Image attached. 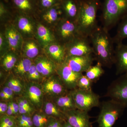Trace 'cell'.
<instances>
[{
    "label": "cell",
    "mask_w": 127,
    "mask_h": 127,
    "mask_svg": "<svg viewBox=\"0 0 127 127\" xmlns=\"http://www.w3.org/2000/svg\"><path fill=\"white\" fill-rule=\"evenodd\" d=\"M61 0H37L39 10H46L59 4Z\"/></svg>",
    "instance_id": "cell-36"
},
{
    "label": "cell",
    "mask_w": 127,
    "mask_h": 127,
    "mask_svg": "<svg viewBox=\"0 0 127 127\" xmlns=\"http://www.w3.org/2000/svg\"><path fill=\"white\" fill-rule=\"evenodd\" d=\"M46 56L58 65L65 62L66 57L65 46L64 44L52 43L46 48Z\"/></svg>",
    "instance_id": "cell-18"
},
{
    "label": "cell",
    "mask_w": 127,
    "mask_h": 127,
    "mask_svg": "<svg viewBox=\"0 0 127 127\" xmlns=\"http://www.w3.org/2000/svg\"><path fill=\"white\" fill-rule=\"evenodd\" d=\"M59 6L62 18L76 23L79 13V0H61Z\"/></svg>",
    "instance_id": "cell-16"
},
{
    "label": "cell",
    "mask_w": 127,
    "mask_h": 127,
    "mask_svg": "<svg viewBox=\"0 0 127 127\" xmlns=\"http://www.w3.org/2000/svg\"><path fill=\"white\" fill-rule=\"evenodd\" d=\"M88 112L78 109L64 113L66 121L73 127H93Z\"/></svg>",
    "instance_id": "cell-13"
},
{
    "label": "cell",
    "mask_w": 127,
    "mask_h": 127,
    "mask_svg": "<svg viewBox=\"0 0 127 127\" xmlns=\"http://www.w3.org/2000/svg\"><path fill=\"white\" fill-rule=\"evenodd\" d=\"M14 113V117H17L19 115V107L17 102L14 100L10 101Z\"/></svg>",
    "instance_id": "cell-40"
},
{
    "label": "cell",
    "mask_w": 127,
    "mask_h": 127,
    "mask_svg": "<svg viewBox=\"0 0 127 127\" xmlns=\"http://www.w3.org/2000/svg\"><path fill=\"white\" fill-rule=\"evenodd\" d=\"M26 82L11 72L6 77L4 86H6L14 92L16 95L22 96L25 91Z\"/></svg>",
    "instance_id": "cell-21"
},
{
    "label": "cell",
    "mask_w": 127,
    "mask_h": 127,
    "mask_svg": "<svg viewBox=\"0 0 127 127\" xmlns=\"http://www.w3.org/2000/svg\"><path fill=\"white\" fill-rule=\"evenodd\" d=\"M95 60L103 67L110 68L114 63L113 39L109 32L98 27L89 37Z\"/></svg>",
    "instance_id": "cell-1"
},
{
    "label": "cell",
    "mask_w": 127,
    "mask_h": 127,
    "mask_svg": "<svg viewBox=\"0 0 127 127\" xmlns=\"http://www.w3.org/2000/svg\"><path fill=\"white\" fill-rule=\"evenodd\" d=\"M93 82L85 75H83L78 82L77 88L86 91L92 90Z\"/></svg>",
    "instance_id": "cell-35"
},
{
    "label": "cell",
    "mask_w": 127,
    "mask_h": 127,
    "mask_svg": "<svg viewBox=\"0 0 127 127\" xmlns=\"http://www.w3.org/2000/svg\"><path fill=\"white\" fill-rule=\"evenodd\" d=\"M105 96L127 108V74L120 75L111 83Z\"/></svg>",
    "instance_id": "cell-6"
},
{
    "label": "cell",
    "mask_w": 127,
    "mask_h": 127,
    "mask_svg": "<svg viewBox=\"0 0 127 127\" xmlns=\"http://www.w3.org/2000/svg\"><path fill=\"white\" fill-rule=\"evenodd\" d=\"M41 85L45 97L49 100H52L69 91L57 73L44 79Z\"/></svg>",
    "instance_id": "cell-8"
},
{
    "label": "cell",
    "mask_w": 127,
    "mask_h": 127,
    "mask_svg": "<svg viewBox=\"0 0 127 127\" xmlns=\"http://www.w3.org/2000/svg\"><path fill=\"white\" fill-rule=\"evenodd\" d=\"M0 101L9 102L7 96L6 95L5 93L1 89L0 92Z\"/></svg>",
    "instance_id": "cell-42"
},
{
    "label": "cell",
    "mask_w": 127,
    "mask_h": 127,
    "mask_svg": "<svg viewBox=\"0 0 127 127\" xmlns=\"http://www.w3.org/2000/svg\"><path fill=\"white\" fill-rule=\"evenodd\" d=\"M18 61V57L15 53L14 52L7 53L2 58L1 66L6 71H10L13 69Z\"/></svg>",
    "instance_id": "cell-30"
},
{
    "label": "cell",
    "mask_w": 127,
    "mask_h": 127,
    "mask_svg": "<svg viewBox=\"0 0 127 127\" xmlns=\"http://www.w3.org/2000/svg\"><path fill=\"white\" fill-rule=\"evenodd\" d=\"M57 31L61 43L65 45L80 35L76 23L63 18L59 22Z\"/></svg>",
    "instance_id": "cell-11"
},
{
    "label": "cell",
    "mask_w": 127,
    "mask_h": 127,
    "mask_svg": "<svg viewBox=\"0 0 127 127\" xmlns=\"http://www.w3.org/2000/svg\"><path fill=\"white\" fill-rule=\"evenodd\" d=\"M127 38V15L123 18L119 25L116 35L113 37L114 43L116 44L122 42Z\"/></svg>",
    "instance_id": "cell-29"
},
{
    "label": "cell",
    "mask_w": 127,
    "mask_h": 127,
    "mask_svg": "<svg viewBox=\"0 0 127 127\" xmlns=\"http://www.w3.org/2000/svg\"><path fill=\"white\" fill-rule=\"evenodd\" d=\"M33 63L45 79L56 73L58 65L46 55H39L34 59Z\"/></svg>",
    "instance_id": "cell-14"
},
{
    "label": "cell",
    "mask_w": 127,
    "mask_h": 127,
    "mask_svg": "<svg viewBox=\"0 0 127 127\" xmlns=\"http://www.w3.org/2000/svg\"><path fill=\"white\" fill-rule=\"evenodd\" d=\"M33 63L31 59L23 57L17 61L11 72L25 81L27 74Z\"/></svg>",
    "instance_id": "cell-23"
},
{
    "label": "cell",
    "mask_w": 127,
    "mask_h": 127,
    "mask_svg": "<svg viewBox=\"0 0 127 127\" xmlns=\"http://www.w3.org/2000/svg\"><path fill=\"white\" fill-rule=\"evenodd\" d=\"M24 57L34 60L39 56L40 50L37 44L34 41L29 40L24 44L23 50Z\"/></svg>",
    "instance_id": "cell-27"
},
{
    "label": "cell",
    "mask_w": 127,
    "mask_h": 127,
    "mask_svg": "<svg viewBox=\"0 0 127 127\" xmlns=\"http://www.w3.org/2000/svg\"><path fill=\"white\" fill-rule=\"evenodd\" d=\"M116 74H127V44L123 42L117 44L114 53V63Z\"/></svg>",
    "instance_id": "cell-15"
},
{
    "label": "cell",
    "mask_w": 127,
    "mask_h": 127,
    "mask_svg": "<svg viewBox=\"0 0 127 127\" xmlns=\"http://www.w3.org/2000/svg\"><path fill=\"white\" fill-rule=\"evenodd\" d=\"M12 9L18 13L28 15L40 11L37 0H9Z\"/></svg>",
    "instance_id": "cell-17"
},
{
    "label": "cell",
    "mask_w": 127,
    "mask_h": 127,
    "mask_svg": "<svg viewBox=\"0 0 127 127\" xmlns=\"http://www.w3.org/2000/svg\"><path fill=\"white\" fill-rule=\"evenodd\" d=\"M90 39L79 35L65 45L67 56H82L93 54Z\"/></svg>",
    "instance_id": "cell-7"
},
{
    "label": "cell",
    "mask_w": 127,
    "mask_h": 127,
    "mask_svg": "<svg viewBox=\"0 0 127 127\" xmlns=\"http://www.w3.org/2000/svg\"><path fill=\"white\" fill-rule=\"evenodd\" d=\"M5 37L8 45L14 51L20 50L22 45L23 40L21 34L13 26L6 28Z\"/></svg>",
    "instance_id": "cell-19"
},
{
    "label": "cell",
    "mask_w": 127,
    "mask_h": 127,
    "mask_svg": "<svg viewBox=\"0 0 127 127\" xmlns=\"http://www.w3.org/2000/svg\"><path fill=\"white\" fill-rule=\"evenodd\" d=\"M8 107V102L0 101V115H4L6 114Z\"/></svg>",
    "instance_id": "cell-39"
},
{
    "label": "cell",
    "mask_w": 127,
    "mask_h": 127,
    "mask_svg": "<svg viewBox=\"0 0 127 127\" xmlns=\"http://www.w3.org/2000/svg\"><path fill=\"white\" fill-rule=\"evenodd\" d=\"M42 17L47 22L52 23L57 20L60 15H62L59 4L49 9L40 11Z\"/></svg>",
    "instance_id": "cell-26"
},
{
    "label": "cell",
    "mask_w": 127,
    "mask_h": 127,
    "mask_svg": "<svg viewBox=\"0 0 127 127\" xmlns=\"http://www.w3.org/2000/svg\"><path fill=\"white\" fill-rule=\"evenodd\" d=\"M22 96L27 99L36 111L41 110L45 97L41 84L26 82Z\"/></svg>",
    "instance_id": "cell-9"
},
{
    "label": "cell",
    "mask_w": 127,
    "mask_h": 127,
    "mask_svg": "<svg viewBox=\"0 0 127 127\" xmlns=\"http://www.w3.org/2000/svg\"><path fill=\"white\" fill-rule=\"evenodd\" d=\"M36 36L41 45L44 47L52 43L54 37L51 32L46 27L39 24L36 28Z\"/></svg>",
    "instance_id": "cell-25"
},
{
    "label": "cell",
    "mask_w": 127,
    "mask_h": 127,
    "mask_svg": "<svg viewBox=\"0 0 127 127\" xmlns=\"http://www.w3.org/2000/svg\"><path fill=\"white\" fill-rule=\"evenodd\" d=\"M0 127H17L15 117L6 114L0 116Z\"/></svg>",
    "instance_id": "cell-34"
},
{
    "label": "cell",
    "mask_w": 127,
    "mask_h": 127,
    "mask_svg": "<svg viewBox=\"0 0 127 127\" xmlns=\"http://www.w3.org/2000/svg\"><path fill=\"white\" fill-rule=\"evenodd\" d=\"M19 13L18 15L17 26L18 31L21 34L24 35L30 36L34 33V25L30 20V18L27 16V15Z\"/></svg>",
    "instance_id": "cell-24"
},
{
    "label": "cell",
    "mask_w": 127,
    "mask_h": 127,
    "mask_svg": "<svg viewBox=\"0 0 127 127\" xmlns=\"http://www.w3.org/2000/svg\"><path fill=\"white\" fill-rule=\"evenodd\" d=\"M94 60L92 54L82 56H67L64 62L73 71L83 73L93 65Z\"/></svg>",
    "instance_id": "cell-12"
},
{
    "label": "cell",
    "mask_w": 127,
    "mask_h": 127,
    "mask_svg": "<svg viewBox=\"0 0 127 127\" xmlns=\"http://www.w3.org/2000/svg\"><path fill=\"white\" fill-rule=\"evenodd\" d=\"M49 118L41 110L36 111L32 116L35 127H46Z\"/></svg>",
    "instance_id": "cell-32"
},
{
    "label": "cell",
    "mask_w": 127,
    "mask_h": 127,
    "mask_svg": "<svg viewBox=\"0 0 127 127\" xmlns=\"http://www.w3.org/2000/svg\"><path fill=\"white\" fill-rule=\"evenodd\" d=\"M125 108L122 105L111 99L103 101L97 118L98 127H112Z\"/></svg>",
    "instance_id": "cell-4"
},
{
    "label": "cell",
    "mask_w": 127,
    "mask_h": 127,
    "mask_svg": "<svg viewBox=\"0 0 127 127\" xmlns=\"http://www.w3.org/2000/svg\"><path fill=\"white\" fill-rule=\"evenodd\" d=\"M103 66L99 63L95 65H92L85 72V75L93 82L97 81L104 74Z\"/></svg>",
    "instance_id": "cell-28"
},
{
    "label": "cell",
    "mask_w": 127,
    "mask_h": 127,
    "mask_svg": "<svg viewBox=\"0 0 127 127\" xmlns=\"http://www.w3.org/2000/svg\"><path fill=\"white\" fill-rule=\"evenodd\" d=\"M63 127H73L71 126V125H70L66 121H64V123L63 124Z\"/></svg>",
    "instance_id": "cell-43"
},
{
    "label": "cell",
    "mask_w": 127,
    "mask_h": 127,
    "mask_svg": "<svg viewBox=\"0 0 127 127\" xmlns=\"http://www.w3.org/2000/svg\"><path fill=\"white\" fill-rule=\"evenodd\" d=\"M65 121L50 117L46 127H63Z\"/></svg>",
    "instance_id": "cell-37"
},
{
    "label": "cell",
    "mask_w": 127,
    "mask_h": 127,
    "mask_svg": "<svg viewBox=\"0 0 127 127\" xmlns=\"http://www.w3.org/2000/svg\"><path fill=\"white\" fill-rule=\"evenodd\" d=\"M127 15V0H104L101 21L108 32Z\"/></svg>",
    "instance_id": "cell-3"
},
{
    "label": "cell",
    "mask_w": 127,
    "mask_h": 127,
    "mask_svg": "<svg viewBox=\"0 0 127 127\" xmlns=\"http://www.w3.org/2000/svg\"><path fill=\"white\" fill-rule=\"evenodd\" d=\"M45 78L37 69L33 63L26 76L25 82L41 84Z\"/></svg>",
    "instance_id": "cell-31"
},
{
    "label": "cell",
    "mask_w": 127,
    "mask_h": 127,
    "mask_svg": "<svg viewBox=\"0 0 127 127\" xmlns=\"http://www.w3.org/2000/svg\"><path fill=\"white\" fill-rule=\"evenodd\" d=\"M6 114L9 116L14 117V111L12 109L10 102H8V107L7 112Z\"/></svg>",
    "instance_id": "cell-41"
},
{
    "label": "cell",
    "mask_w": 127,
    "mask_h": 127,
    "mask_svg": "<svg viewBox=\"0 0 127 127\" xmlns=\"http://www.w3.org/2000/svg\"><path fill=\"white\" fill-rule=\"evenodd\" d=\"M56 73L69 91L77 88L78 80L83 75L73 71L65 62L58 65Z\"/></svg>",
    "instance_id": "cell-10"
},
{
    "label": "cell",
    "mask_w": 127,
    "mask_h": 127,
    "mask_svg": "<svg viewBox=\"0 0 127 127\" xmlns=\"http://www.w3.org/2000/svg\"><path fill=\"white\" fill-rule=\"evenodd\" d=\"M1 90H2L7 96L9 101L14 100L15 94L10 88L6 86H3Z\"/></svg>",
    "instance_id": "cell-38"
},
{
    "label": "cell",
    "mask_w": 127,
    "mask_h": 127,
    "mask_svg": "<svg viewBox=\"0 0 127 127\" xmlns=\"http://www.w3.org/2000/svg\"><path fill=\"white\" fill-rule=\"evenodd\" d=\"M51 100L64 114L68 111L77 109L70 91Z\"/></svg>",
    "instance_id": "cell-20"
},
{
    "label": "cell",
    "mask_w": 127,
    "mask_h": 127,
    "mask_svg": "<svg viewBox=\"0 0 127 127\" xmlns=\"http://www.w3.org/2000/svg\"><path fill=\"white\" fill-rule=\"evenodd\" d=\"M41 111L47 116L60 120H66L65 114L52 100L44 97Z\"/></svg>",
    "instance_id": "cell-22"
},
{
    "label": "cell",
    "mask_w": 127,
    "mask_h": 127,
    "mask_svg": "<svg viewBox=\"0 0 127 127\" xmlns=\"http://www.w3.org/2000/svg\"><path fill=\"white\" fill-rule=\"evenodd\" d=\"M77 109L88 112L100 106V96L92 91L78 88L70 91Z\"/></svg>",
    "instance_id": "cell-5"
},
{
    "label": "cell",
    "mask_w": 127,
    "mask_h": 127,
    "mask_svg": "<svg viewBox=\"0 0 127 127\" xmlns=\"http://www.w3.org/2000/svg\"><path fill=\"white\" fill-rule=\"evenodd\" d=\"M79 10L76 21L79 34L89 37L98 27L97 14L100 0H79Z\"/></svg>",
    "instance_id": "cell-2"
},
{
    "label": "cell",
    "mask_w": 127,
    "mask_h": 127,
    "mask_svg": "<svg viewBox=\"0 0 127 127\" xmlns=\"http://www.w3.org/2000/svg\"><path fill=\"white\" fill-rule=\"evenodd\" d=\"M16 121L17 127H31L33 123L32 116L27 114H19Z\"/></svg>",
    "instance_id": "cell-33"
}]
</instances>
